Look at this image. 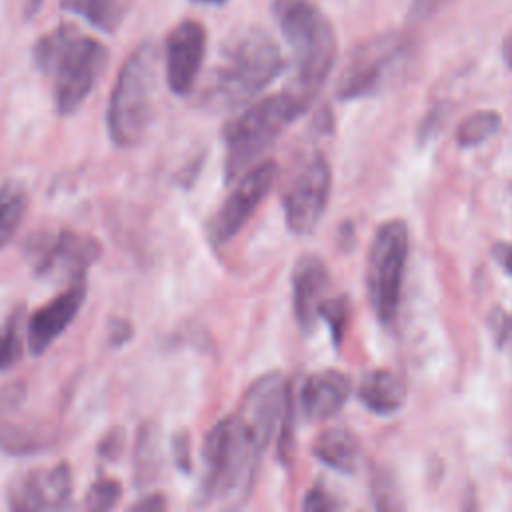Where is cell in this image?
I'll return each mask as SVG.
<instances>
[{
    "instance_id": "cell-1",
    "label": "cell",
    "mask_w": 512,
    "mask_h": 512,
    "mask_svg": "<svg viewBox=\"0 0 512 512\" xmlns=\"http://www.w3.org/2000/svg\"><path fill=\"white\" fill-rule=\"evenodd\" d=\"M290 386L268 372L246 390L238 410L216 422L202 442L198 506H242L256 480L260 460L282 420Z\"/></svg>"
},
{
    "instance_id": "cell-2",
    "label": "cell",
    "mask_w": 512,
    "mask_h": 512,
    "mask_svg": "<svg viewBox=\"0 0 512 512\" xmlns=\"http://www.w3.org/2000/svg\"><path fill=\"white\" fill-rule=\"evenodd\" d=\"M32 56L40 74L50 82L56 110L62 116L74 114L84 104L108 64V48L70 24H60L40 36Z\"/></svg>"
},
{
    "instance_id": "cell-3",
    "label": "cell",
    "mask_w": 512,
    "mask_h": 512,
    "mask_svg": "<svg viewBox=\"0 0 512 512\" xmlns=\"http://www.w3.org/2000/svg\"><path fill=\"white\" fill-rule=\"evenodd\" d=\"M284 68L274 38L260 28H246L222 50L202 104L210 110H234L260 94Z\"/></svg>"
},
{
    "instance_id": "cell-4",
    "label": "cell",
    "mask_w": 512,
    "mask_h": 512,
    "mask_svg": "<svg viewBox=\"0 0 512 512\" xmlns=\"http://www.w3.org/2000/svg\"><path fill=\"white\" fill-rule=\"evenodd\" d=\"M274 16L296 56V74L286 88L310 106L336 62L334 26L310 0H276Z\"/></svg>"
},
{
    "instance_id": "cell-5",
    "label": "cell",
    "mask_w": 512,
    "mask_h": 512,
    "mask_svg": "<svg viewBox=\"0 0 512 512\" xmlns=\"http://www.w3.org/2000/svg\"><path fill=\"white\" fill-rule=\"evenodd\" d=\"M308 106L288 88L250 104L224 126V176L236 180Z\"/></svg>"
},
{
    "instance_id": "cell-6",
    "label": "cell",
    "mask_w": 512,
    "mask_h": 512,
    "mask_svg": "<svg viewBox=\"0 0 512 512\" xmlns=\"http://www.w3.org/2000/svg\"><path fill=\"white\" fill-rule=\"evenodd\" d=\"M156 46L140 42L124 60L110 94L106 124L110 140L118 148L136 146L154 114Z\"/></svg>"
},
{
    "instance_id": "cell-7",
    "label": "cell",
    "mask_w": 512,
    "mask_h": 512,
    "mask_svg": "<svg viewBox=\"0 0 512 512\" xmlns=\"http://www.w3.org/2000/svg\"><path fill=\"white\" fill-rule=\"evenodd\" d=\"M408 260L404 220H386L372 236L366 260V294L376 320L384 326L398 316Z\"/></svg>"
},
{
    "instance_id": "cell-8",
    "label": "cell",
    "mask_w": 512,
    "mask_h": 512,
    "mask_svg": "<svg viewBox=\"0 0 512 512\" xmlns=\"http://www.w3.org/2000/svg\"><path fill=\"white\" fill-rule=\"evenodd\" d=\"M408 54L410 38L398 30H388L356 44L338 78L336 96L340 100L374 96L400 72Z\"/></svg>"
},
{
    "instance_id": "cell-9",
    "label": "cell",
    "mask_w": 512,
    "mask_h": 512,
    "mask_svg": "<svg viewBox=\"0 0 512 512\" xmlns=\"http://www.w3.org/2000/svg\"><path fill=\"white\" fill-rule=\"evenodd\" d=\"M24 258L38 278H86V270L100 258L102 246L94 236L74 230H42L24 242Z\"/></svg>"
},
{
    "instance_id": "cell-10",
    "label": "cell",
    "mask_w": 512,
    "mask_h": 512,
    "mask_svg": "<svg viewBox=\"0 0 512 512\" xmlns=\"http://www.w3.org/2000/svg\"><path fill=\"white\" fill-rule=\"evenodd\" d=\"M332 188V170L324 154L316 152L294 174L284 190L282 206L286 226L300 236L312 234L326 210Z\"/></svg>"
},
{
    "instance_id": "cell-11",
    "label": "cell",
    "mask_w": 512,
    "mask_h": 512,
    "mask_svg": "<svg viewBox=\"0 0 512 512\" xmlns=\"http://www.w3.org/2000/svg\"><path fill=\"white\" fill-rule=\"evenodd\" d=\"M276 178L278 166L272 160H262L236 178V186L210 222V238L214 244H226L246 226L274 188Z\"/></svg>"
},
{
    "instance_id": "cell-12",
    "label": "cell",
    "mask_w": 512,
    "mask_h": 512,
    "mask_svg": "<svg viewBox=\"0 0 512 512\" xmlns=\"http://www.w3.org/2000/svg\"><path fill=\"white\" fill-rule=\"evenodd\" d=\"M72 498V468L58 462L52 468H34L14 476L6 488V504L18 512L60 510Z\"/></svg>"
},
{
    "instance_id": "cell-13",
    "label": "cell",
    "mask_w": 512,
    "mask_h": 512,
    "mask_svg": "<svg viewBox=\"0 0 512 512\" xmlns=\"http://www.w3.org/2000/svg\"><path fill=\"white\" fill-rule=\"evenodd\" d=\"M206 28L198 20H182L164 42L166 84L176 96H188L206 56Z\"/></svg>"
},
{
    "instance_id": "cell-14",
    "label": "cell",
    "mask_w": 512,
    "mask_h": 512,
    "mask_svg": "<svg viewBox=\"0 0 512 512\" xmlns=\"http://www.w3.org/2000/svg\"><path fill=\"white\" fill-rule=\"evenodd\" d=\"M86 278H78L70 282L68 290L54 296L50 302L32 312L28 320V350L34 356L46 352L48 346L72 324L76 314L80 312L86 300Z\"/></svg>"
},
{
    "instance_id": "cell-15",
    "label": "cell",
    "mask_w": 512,
    "mask_h": 512,
    "mask_svg": "<svg viewBox=\"0 0 512 512\" xmlns=\"http://www.w3.org/2000/svg\"><path fill=\"white\" fill-rule=\"evenodd\" d=\"M330 272L322 258L304 254L292 270V308L302 332H312L318 322V308L328 298Z\"/></svg>"
},
{
    "instance_id": "cell-16",
    "label": "cell",
    "mask_w": 512,
    "mask_h": 512,
    "mask_svg": "<svg viewBox=\"0 0 512 512\" xmlns=\"http://www.w3.org/2000/svg\"><path fill=\"white\" fill-rule=\"evenodd\" d=\"M352 380L340 370L310 374L300 388V408L308 420H326L338 414L348 402Z\"/></svg>"
},
{
    "instance_id": "cell-17",
    "label": "cell",
    "mask_w": 512,
    "mask_h": 512,
    "mask_svg": "<svg viewBox=\"0 0 512 512\" xmlns=\"http://www.w3.org/2000/svg\"><path fill=\"white\" fill-rule=\"evenodd\" d=\"M358 398L370 412L378 416H390L404 406L406 384L398 374L376 368L360 380Z\"/></svg>"
},
{
    "instance_id": "cell-18",
    "label": "cell",
    "mask_w": 512,
    "mask_h": 512,
    "mask_svg": "<svg viewBox=\"0 0 512 512\" xmlns=\"http://www.w3.org/2000/svg\"><path fill=\"white\" fill-rule=\"evenodd\" d=\"M314 456L340 474L356 472L360 464V442L348 428H328L312 444Z\"/></svg>"
},
{
    "instance_id": "cell-19",
    "label": "cell",
    "mask_w": 512,
    "mask_h": 512,
    "mask_svg": "<svg viewBox=\"0 0 512 512\" xmlns=\"http://www.w3.org/2000/svg\"><path fill=\"white\" fill-rule=\"evenodd\" d=\"M130 6L132 0H60L64 12L82 18L104 34H114L122 26Z\"/></svg>"
},
{
    "instance_id": "cell-20",
    "label": "cell",
    "mask_w": 512,
    "mask_h": 512,
    "mask_svg": "<svg viewBox=\"0 0 512 512\" xmlns=\"http://www.w3.org/2000/svg\"><path fill=\"white\" fill-rule=\"evenodd\" d=\"M160 440L154 422H144L138 428L134 444V484L146 488L160 472Z\"/></svg>"
},
{
    "instance_id": "cell-21",
    "label": "cell",
    "mask_w": 512,
    "mask_h": 512,
    "mask_svg": "<svg viewBox=\"0 0 512 512\" xmlns=\"http://www.w3.org/2000/svg\"><path fill=\"white\" fill-rule=\"evenodd\" d=\"M28 210V192L18 180L0 184V248H4L20 228Z\"/></svg>"
},
{
    "instance_id": "cell-22",
    "label": "cell",
    "mask_w": 512,
    "mask_h": 512,
    "mask_svg": "<svg viewBox=\"0 0 512 512\" xmlns=\"http://www.w3.org/2000/svg\"><path fill=\"white\" fill-rule=\"evenodd\" d=\"M48 444V434L36 426L0 424V450L8 454H34L46 450Z\"/></svg>"
},
{
    "instance_id": "cell-23",
    "label": "cell",
    "mask_w": 512,
    "mask_h": 512,
    "mask_svg": "<svg viewBox=\"0 0 512 512\" xmlns=\"http://www.w3.org/2000/svg\"><path fill=\"white\" fill-rule=\"evenodd\" d=\"M502 126V116L496 110H478L466 116L456 128V144L472 148L494 136Z\"/></svg>"
},
{
    "instance_id": "cell-24",
    "label": "cell",
    "mask_w": 512,
    "mask_h": 512,
    "mask_svg": "<svg viewBox=\"0 0 512 512\" xmlns=\"http://www.w3.org/2000/svg\"><path fill=\"white\" fill-rule=\"evenodd\" d=\"M24 308L18 306L6 318L0 328V370H8L12 364L20 360L22 352V338H20V324H22Z\"/></svg>"
},
{
    "instance_id": "cell-25",
    "label": "cell",
    "mask_w": 512,
    "mask_h": 512,
    "mask_svg": "<svg viewBox=\"0 0 512 512\" xmlns=\"http://www.w3.org/2000/svg\"><path fill=\"white\" fill-rule=\"evenodd\" d=\"M318 318H322L332 334L334 346H338L344 340L346 328L350 324V300L346 296H334L326 298L318 308Z\"/></svg>"
},
{
    "instance_id": "cell-26",
    "label": "cell",
    "mask_w": 512,
    "mask_h": 512,
    "mask_svg": "<svg viewBox=\"0 0 512 512\" xmlns=\"http://www.w3.org/2000/svg\"><path fill=\"white\" fill-rule=\"evenodd\" d=\"M122 496V486L114 478H100L96 480L88 494H86V506L90 510H110L118 504Z\"/></svg>"
},
{
    "instance_id": "cell-27",
    "label": "cell",
    "mask_w": 512,
    "mask_h": 512,
    "mask_svg": "<svg viewBox=\"0 0 512 512\" xmlns=\"http://www.w3.org/2000/svg\"><path fill=\"white\" fill-rule=\"evenodd\" d=\"M488 324L492 328L494 340L500 350H510L512 352V312H506L502 308H494Z\"/></svg>"
},
{
    "instance_id": "cell-28",
    "label": "cell",
    "mask_w": 512,
    "mask_h": 512,
    "mask_svg": "<svg viewBox=\"0 0 512 512\" xmlns=\"http://www.w3.org/2000/svg\"><path fill=\"white\" fill-rule=\"evenodd\" d=\"M302 508L308 512H328V510L340 508V502L324 486L318 484L308 490V494L304 496Z\"/></svg>"
},
{
    "instance_id": "cell-29",
    "label": "cell",
    "mask_w": 512,
    "mask_h": 512,
    "mask_svg": "<svg viewBox=\"0 0 512 512\" xmlns=\"http://www.w3.org/2000/svg\"><path fill=\"white\" fill-rule=\"evenodd\" d=\"M172 456H174V464L178 466V470L182 472H190L192 470V452H190V436L186 430H180L174 438H172Z\"/></svg>"
},
{
    "instance_id": "cell-30",
    "label": "cell",
    "mask_w": 512,
    "mask_h": 512,
    "mask_svg": "<svg viewBox=\"0 0 512 512\" xmlns=\"http://www.w3.org/2000/svg\"><path fill=\"white\" fill-rule=\"evenodd\" d=\"M452 0H412L410 2V22H424L428 18H432L434 14H438L446 4H450Z\"/></svg>"
},
{
    "instance_id": "cell-31",
    "label": "cell",
    "mask_w": 512,
    "mask_h": 512,
    "mask_svg": "<svg viewBox=\"0 0 512 512\" xmlns=\"http://www.w3.org/2000/svg\"><path fill=\"white\" fill-rule=\"evenodd\" d=\"M122 448H124V432H122L120 428H114V430H110V432L100 440V444H98V454H100L102 458L112 460V458H118V456H120Z\"/></svg>"
},
{
    "instance_id": "cell-32",
    "label": "cell",
    "mask_w": 512,
    "mask_h": 512,
    "mask_svg": "<svg viewBox=\"0 0 512 512\" xmlns=\"http://www.w3.org/2000/svg\"><path fill=\"white\" fill-rule=\"evenodd\" d=\"M130 334H132L130 322L120 320V318H116V320L110 322V344H112V346L124 344V342L130 338Z\"/></svg>"
},
{
    "instance_id": "cell-33",
    "label": "cell",
    "mask_w": 512,
    "mask_h": 512,
    "mask_svg": "<svg viewBox=\"0 0 512 512\" xmlns=\"http://www.w3.org/2000/svg\"><path fill=\"white\" fill-rule=\"evenodd\" d=\"M494 258H496V262H498L508 274H512V244H508V242H498V244L494 246Z\"/></svg>"
},
{
    "instance_id": "cell-34",
    "label": "cell",
    "mask_w": 512,
    "mask_h": 512,
    "mask_svg": "<svg viewBox=\"0 0 512 512\" xmlns=\"http://www.w3.org/2000/svg\"><path fill=\"white\" fill-rule=\"evenodd\" d=\"M166 500L162 494H150L140 498L136 504H132V510H164Z\"/></svg>"
},
{
    "instance_id": "cell-35",
    "label": "cell",
    "mask_w": 512,
    "mask_h": 512,
    "mask_svg": "<svg viewBox=\"0 0 512 512\" xmlns=\"http://www.w3.org/2000/svg\"><path fill=\"white\" fill-rule=\"evenodd\" d=\"M42 4H44V0H22V12H24V16H26V18H34V16L40 12Z\"/></svg>"
},
{
    "instance_id": "cell-36",
    "label": "cell",
    "mask_w": 512,
    "mask_h": 512,
    "mask_svg": "<svg viewBox=\"0 0 512 512\" xmlns=\"http://www.w3.org/2000/svg\"><path fill=\"white\" fill-rule=\"evenodd\" d=\"M502 58H504V64L512 70V30L506 34L502 42Z\"/></svg>"
},
{
    "instance_id": "cell-37",
    "label": "cell",
    "mask_w": 512,
    "mask_h": 512,
    "mask_svg": "<svg viewBox=\"0 0 512 512\" xmlns=\"http://www.w3.org/2000/svg\"><path fill=\"white\" fill-rule=\"evenodd\" d=\"M192 2L204 4V6H220V4H224V2H228V0H192Z\"/></svg>"
}]
</instances>
